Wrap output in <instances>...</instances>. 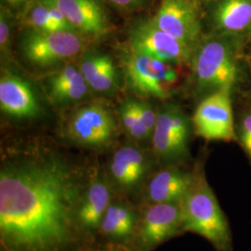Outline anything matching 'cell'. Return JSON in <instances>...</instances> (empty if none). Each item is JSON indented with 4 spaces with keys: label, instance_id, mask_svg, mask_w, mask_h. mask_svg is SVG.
<instances>
[{
    "label": "cell",
    "instance_id": "obj_1",
    "mask_svg": "<svg viewBox=\"0 0 251 251\" xmlns=\"http://www.w3.org/2000/svg\"><path fill=\"white\" fill-rule=\"evenodd\" d=\"M96 156L81 158L56 144H9L0 164V251H89L81 201Z\"/></svg>",
    "mask_w": 251,
    "mask_h": 251
},
{
    "label": "cell",
    "instance_id": "obj_2",
    "mask_svg": "<svg viewBox=\"0 0 251 251\" xmlns=\"http://www.w3.org/2000/svg\"><path fill=\"white\" fill-rule=\"evenodd\" d=\"M184 232L206 238L217 251H232V235L224 211L203 171L194 169V180L180 202Z\"/></svg>",
    "mask_w": 251,
    "mask_h": 251
},
{
    "label": "cell",
    "instance_id": "obj_3",
    "mask_svg": "<svg viewBox=\"0 0 251 251\" xmlns=\"http://www.w3.org/2000/svg\"><path fill=\"white\" fill-rule=\"evenodd\" d=\"M108 152L102 171L114 194L140 206L144 186L159 164L151 148L130 140L117 144Z\"/></svg>",
    "mask_w": 251,
    "mask_h": 251
},
{
    "label": "cell",
    "instance_id": "obj_4",
    "mask_svg": "<svg viewBox=\"0 0 251 251\" xmlns=\"http://www.w3.org/2000/svg\"><path fill=\"white\" fill-rule=\"evenodd\" d=\"M116 120L110 110L91 103L75 111L61 132V138L76 148L93 152H107L117 144Z\"/></svg>",
    "mask_w": 251,
    "mask_h": 251
},
{
    "label": "cell",
    "instance_id": "obj_5",
    "mask_svg": "<svg viewBox=\"0 0 251 251\" xmlns=\"http://www.w3.org/2000/svg\"><path fill=\"white\" fill-rule=\"evenodd\" d=\"M184 233L180 203L141 205L132 251H154Z\"/></svg>",
    "mask_w": 251,
    "mask_h": 251
},
{
    "label": "cell",
    "instance_id": "obj_6",
    "mask_svg": "<svg viewBox=\"0 0 251 251\" xmlns=\"http://www.w3.org/2000/svg\"><path fill=\"white\" fill-rule=\"evenodd\" d=\"M193 72L203 90H231L238 72L232 48L220 38L202 43L194 54Z\"/></svg>",
    "mask_w": 251,
    "mask_h": 251
},
{
    "label": "cell",
    "instance_id": "obj_7",
    "mask_svg": "<svg viewBox=\"0 0 251 251\" xmlns=\"http://www.w3.org/2000/svg\"><path fill=\"white\" fill-rule=\"evenodd\" d=\"M78 33L66 30L44 31L29 28L21 39V50L29 63L47 66L70 59L83 47Z\"/></svg>",
    "mask_w": 251,
    "mask_h": 251
},
{
    "label": "cell",
    "instance_id": "obj_8",
    "mask_svg": "<svg viewBox=\"0 0 251 251\" xmlns=\"http://www.w3.org/2000/svg\"><path fill=\"white\" fill-rule=\"evenodd\" d=\"M169 63L152 55L131 50L125 60L129 88L144 96L167 98L177 80V73Z\"/></svg>",
    "mask_w": 251,
    "mask_h": 251
},
{
    "label": "cell",
    "instance_id": "obj_9",
    "mask_svg": "<svg viewBox=\"0 0 251 251\" xmlns=\"http://www.w3.org/2000/svg\"><path fill=\"white\" fill-rule=\"evenodd\" d=\"M193 125L196 134L208 141L234 140L230 90L212 92L203 100L195 112Z\"/></svg>",
    "mask_w": 251,
    "mask_h": 251
},
{
    "label": "cell",
    "instance_id": "obj_10",
    "mask_svg": "<svg viewBox=\"0 0 251 251\" xmlns=\"http://www.w3.org/2000/svg\"><path fill=\"white\" fill-rule=\"evenodd\" d=\"M131 50L152 55L167 63H184L191 48L164 32L152 19L136 23L129 32Z\"/></svg>",
    "mask_w": 251,
    "mask_h": 251
},
{
    "label": "cell",
    "instance_id": "obj_11",
    "mask_svg": "<svg viewBox=\"0 0 251 251\" xmlns=\"http://www.w3.org/2000/svg\"><path fill=\"white\" fill-rule=\"evenodd\" d=\"M139 215L140 206L138 204L127 198L114 195L100 225L97 247L115 245L132 251Z\"/></svg>",
    "mask_w": 251,
    "mask_h": 251
},
{
    "label": "cell",
    "instance_id": "obj_12",
    "mask_svg": "<svg viewBox=\"0 0 251 251\" xmlns=\"http://www.w3.org/2000/svg\"><path fill=\"white\" fill-rule=\"evenodd\" d=\"M194 180V170L182 164L159 166L144 186L140 206L146 204L180 203Z\"/></svg>",
    "mask_w": 251,
    "mask_h": 251
},
{
    "label": "cell",
    "instance_id": "obj_13",
    "mask_svg": "<svg viewBox=\"0 0 251 251\" xmlns=\"http://www.w3.org/2000/svg\"><path fill=\"white\" fill-rule=\"evenodd\" d=\"M194 0H162L152 18L167 34L191 49L200 35V20Z\"/></svg>",
    "mask_w": 251,
    "mask_h": 251
},
{
    "label": "cell",
    "instance_id": "obj_14",
    "mask_svg": "<svg viewBox=\"0 0 251 251\" xmlns=\"http://www.w3.org/2000/svg\"><path fill=\"white\" fill-rule=\"evenodd\" d=\"M114 195L102 171L101 164L96 158L79 210L82 228L95 247H97V235L100 222Z\"/></svg>",
    "mask_w": 251,
    "mask_h": 251
},
{
    "label": "cell",
    "instance_id": "obj_15",
    "mask_svg": "<svg viewBox=\"0 0 251 251\" xmlns=\"http://www.w3.org/2000/svg\"><path fill=\"white\" fill-rule=\"evenodd\" d=\"M190 137L180 134L172 125L170 105L157 111L151 140V150L159 166L182 164L189 157Z\"/></svg>",
    "mask_w": 251,
    "mask_h": 251
},
{
    "label": "cell",
    "instance_id": "obj_16",
    "mask_svg": "<svg viewBox=\"0 0 251 251\" xmlns=\"http://www.w3.org/2000/svg\"><path fill=\"white\" fill-rule=\"evenodd\" d=\"M77 33L102 37L110 31L105 12L97 0H53Z\"/></svg>",
    "mask_w": 251,
    "mask_h": 251
},
{
    "label": "cell",
    "instance_id": "obj_17",
    "mask_svg": "<svg viewBox=\"0 0 251 251\" xmlns=\"http://www.w3.org/2000/svg\"><path fill=\"white\" fill-rule=\"evenodd\" d=\"M0 107L2 112L17 119L32 118L38 113V103L30 85L13 74L1 76Z\"/></svg>",
    "mask_w": 251,
    "mask_h": 251
},
{
    "label": "cell",
    "instance_id": "obj_18",
    "mask_svg": "<svg viewBox=\"0 0 251 251\" xmlns=\"http://www.w3.org/2000/svg\"><path fill=\"white\" fill-rule=\"evenodd\" d=\"M211 20L222 34L245 35L251 31V0H215Z\"/></svg>",
    "mask_w": 251,
    "mask_h": 251
},
{
    "label": "cell",
    "instance_id": "obj_19",
    "mask_svg": "<svg viewBox=\"0 0 251 251\" xmlns=\"http://www.w3.org/2000/svg\"><path fill=\"white\" fill-rule=\"evenodd\" d=\"M79 69L90 88L96 91L108 92L117 86V69L106 54L87 55L81 61Z\"/></svg>",
    "mask_w": 251,
    "mask_h": 251
},
{
    "label": "cell",
    "instance_id": "obj_20",
    "mask_svg": "<svg viewBox=\"0 0 251 251\" xmlns=\"http://www.w3.org/2000/svg\"><path fill=\"white\" fill-rule=\"evenodd\" d=\"M121 126L127 139L146 148H151L152 133L148 130L136 106V100L128 99L118 107Z\"/></svg>",
    "mask_w": 251,
    "mask_h": 251
},
{
    "label": "cell",
    "instance_id": "obj_21",
    "mask_svg": "<svg viewBox=\"0 0 251 251\" xmlns=\"http://www.w3.org/2000/svg\"><path fill=\"white\" fill-rule=\"evenodd\" d=\"M89 84L83 74L75 79L56 86H50V93L57 102H68L82 99L89 91Z\"/></svg>",
    "mask_w": 251,
    "mask_h": 251
},
{
    "label": "cell",
    "instance_id": "obj_22",
    "mask_svg": "<svg viewBox=\"0 0 251 251\" xmlns=\"http://www.w3.org/2000/svg\"><path fill=\"white\" fill-rule=\"evenodd\" d=\"M25 23L29 28L44 31L61 30L51 17L45 0H38L26 12Z\"/></svg>",
    "mask_w": 251,
    "mask_h": 251
},
{
    "label": "cell",
    "instance_id": "obj_23",
    "mask_svg": "<svg viewBox=\"0 0 251 251\" xmlns=\"http://www.w3.org/2000/svg\"><path fill=\"white\" fill-rule=\"evenodd\" d=\"M136 106L140 113V116L144 121V125L148 128V130L152 133L153 132L156 118H157V112L153 109L149 102L137 100H136Z\"/></svg>",
    "mask_w": 251,
    "mask_h": 251
},
{
    "label": "cell",
    "instance_id": "obj_24",
    "mask_svg": "<svg viewBox=\"0 0 251 251\" xmlns=\"http://www.w3.org/2000/svg\"><path fill=\"white\" fill-rule=\"evenodd\" d=\"M10 36V23H9V15L8 11L3 7H1L0 13V48L1 52L7 53Z\"/></svg>",
    "mask_w": 251,
    "mask_h": 251
},
{
    "label": "cell",
    "instance_id": "obj_25",
    "mask_svg": "<svg viewBox=\"0 0 251 251\" xmlns=\"http://www.w3.org/2000/svg\"><path fill=\"white\" fill-rule=\"evenodd\" d=\"M81 75H82V72H81L80 69H78L73 65L66 66L61 72L56 74L50 78V86H56V85H60L63 83L74 80Z\"/></svg>",
    "mask_w": 251,
    "mask_h": 251
},
{
    "label": "cell",
    "instance_id": "obj_26",
    "mask_svg": "<svg viewBox=\"0 0 251 251\" xmlns=\"http://www.w3.org/2000/svg\"><path fill=\"white\" fill-rule=\"evenodd\" d=\"M240 140L245 151L251 157V114L245 117L241 123Z\"/></svg>",
    "mask_w": 251,
    "mask_h": 251
},
{
    "label": "cell",
    "instance_id": "obj_27",
    "mask_svg": "<svg viewBox=\"0 0 251 251\" xmlns=\"http://www.w3.org/2000/svg\"><path fill=\"white\" fill-rule=\"evenodd\" d=\"M110 5L124 11H133L144 7L147 0H105Z\"/></svg>",
    "mask_w": 251,
    "mask_h": 251
},
{
    "label": "cell",
    "instance_id": "obj_28",
    "mask_svg": "<svg viewBox=\"0 0 251 251\" xmlns=\"http://www.w3.org/2000/svg\"><path fill=\"white\" fill-rule=\"evenodd\" d=\"M89 251H132L125 247L121 246H115V245H104L96 247Z\"/></svg>",
    "mask_w": 251,
    "mask_h": 251
},
{
    "label": "cell",
    "instance_id": "obj_29",
    "mask_svg": "<svg viewBox=\"0 0 251 251\" xmlns=\"http://www.w3.org/2000/svg\"><path fill=\"white\" fill-rule=\"evenodd\" d=\"M5 1H7L9 4L12 5V6H20V5H22L24 3H26L30 0H5Z\"/></svg>",
    "mask_w": 251,
    "mask_h": 251
},
{
    "label": "cell",
    "instance_id": "obj_30",
    "mask_svg": "<svg viewBox=\"0 0 251 251\" xmlns=\"http://www.w3.org/2000/svg\"><path fill=\"white\" fill-rule=\"evenodd\" d=\"M194 1H196V2H197V1H199V0H194Z\"/></svg>",
    "mask_w": 251,
    "mask_h": 251
}]
</instances>
